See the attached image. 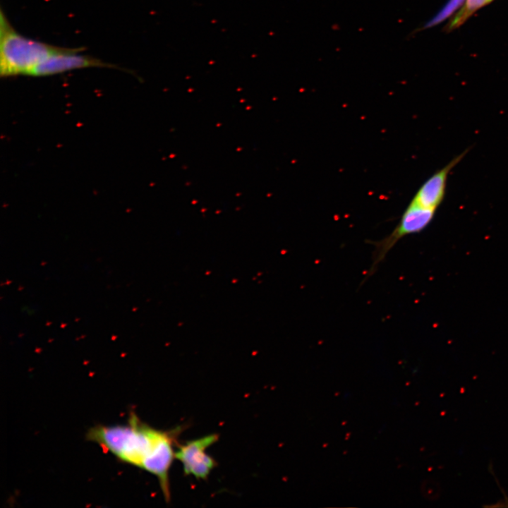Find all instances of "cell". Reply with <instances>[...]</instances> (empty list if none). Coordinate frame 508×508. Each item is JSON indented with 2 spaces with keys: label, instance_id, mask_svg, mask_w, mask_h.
<instances>
[{
  "label": "cell",
  "instance_id": "cell-1",
  "mask_svg": "<svg viewBox=\"0 0 508 508\" xmlns=\"http://www.w3.org/2000/svg\"><path fill=\"white\" fill-rule=\"evenodd\" d=\"M176 436V430L153 428L133 412L124 424L97 425L86 434L87 440L119 461L155 475L167 502L170 500L169 471L175 458Z\"/></svg>",
  "mask_w": 508,
  "mask_h": 508
},
{
  "label": "cell",
  "instance_id": "cell-2",
  "mask_svg": "<svg viewBox=\"0 0 508 508\" xmlns=\"http://www.w3.org/2000/svg\"><path fill=\"white\" fill-rule=\"evenodd\" d=\"M64 47L34 40L18 33L0 12V75H30L41 62Z\"/></svg>",
  "mask_w": 508,
  "mask_h": 508
},
{
  "label": "cell",
  "instance_id": "cell-3",
  "mask_svg": "<svg viewBox=\"0 0 508 508\" xmlns=\"http://www.w3.org/2000/svg\"><path fill=\"white\" fill-rule=\"evenodd\" d=\"M436 210L421 206L412 201L404 211L400 221L393 231L387 236L376 242L373 253V264L369 270V274H373L379 265L402 238L423 231L433 221Z\"/></svg>",
  "mask_w": 508,
  "mask_h": 508
},
{
  "label": "cell",
  "instance_id": "cell-4",
  "mask_svg": "<svg viewBox=\"0 0 508 508\" xmlns=\"http://www.w3.org/2000/svg\"><path fill=\"white\" fill-rule=\"evenodd\" d=\"M218 439V435L211 434L178 446L175 457L183 464L186 475H193L198 479L207 478L216 462L205 451Z\"/></svg>",
  "mask_w": 508,
  "mask_h": 508
},
{
  "label": "cell",
  "instance_id": "cell-5",
  "mask_svg": "<svg viewBox=\"0 0 508 508\" xmlns=\"http://www.w3.org/2000/svg\"><path fill=\"white\" fill-rule=\"evenodd\" d=\"M80 48H64L39 64L30 73L32 76H47L68 71L89 67H114V65L87 55L79 54Z\"/></svg>",
  "mask_w": 508,
  "mask_h": 508
},
{
  "label": "cell",
  "instance_id": "cell-6",
  "mask_svg": "<svg viewBox=\"0 0 508 508\" xmlns=\"http://www.w3.org/2000/svg\"><path fill=\"white\" fill-rule=\"evenodd\" d=\"M468 152V150H466L430 176L420 186L411 201L424 207L437 210L445 198L450 171L463 159Z\"/></svg>",
  "mask_w": 508,
  "mask_h": 508
},
{
  "label": "cell",
  "instance_id": "cell-7",
  "mask_svg": "<svg viewBox=\"0 0 508 508\" xmlns=\"http://www.w3.org/2000/svg\"><path fill=\"white\" fill-rule=\"evenodd\" d=\"M494 0H465L459 11L449 19L443 31L449 33L464 24L476 11Z\"/></svg>",
  "mask_w": 508,
  "mask_h": 508
},
{
  "label": "cell",
  "instance_id": "cell-8",
  "mask_svg": "<svg viewBox=\"0 0 508 508\" xmlns=\"http://www.w3.org/2000/svg\"><path fill=\"white\" fill-rule=\"evenodd\" d=\"M464 1L465 0H448L433 17L416 29L413 34L437 26L448 18L451 19L459 11Z\"/></svg>",
  "mask_w": 508,
  "mask_h": 508
}]
</instances>
